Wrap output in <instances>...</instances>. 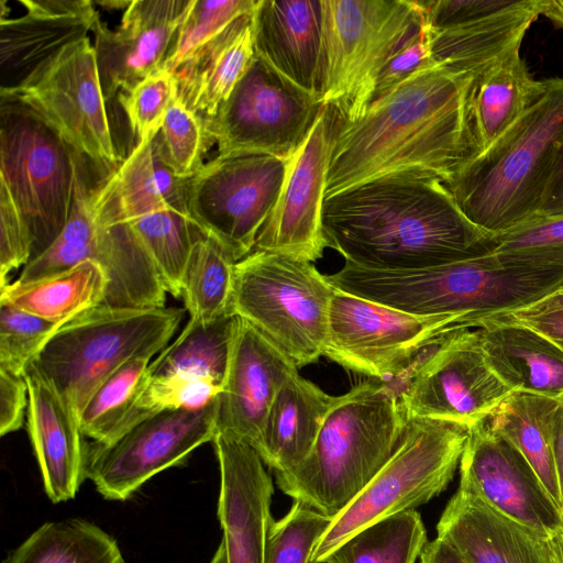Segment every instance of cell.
Instances as JSON below:
<instances>
[{
	"instance_id": "1",
	"label": "cell",
	"mask_w": 563,
	"mask_h": 563,
	"mask_svg": "<svg viewBox=\"0 0 563 563\" xmlns=\"http://www.w3.org/2000/svg\"><path fill=\"white\" fill-rule=\"evenodd\" d=\"M474 75L435 63L374 100L356 121H342L325 198L396 175L446 184L476 155L470 115Z\"/></svg>"
},
{
	"instance_id": "2",
	"label": "cell",
	"mask_w": 563,
	"mask_h": 563,
	"mask_svg": "<svg viewBox=\"0 0 563 563\" xmlns=\"http://www.w3.org/2000/svg\"><path fill=\"white\" fill-rule=\"evenodd\" d=\"M327 247L345 262L376 271L437 266L489 253L490 234L460 210L432 176L377 178L324 199Z\"/></svg>"
},
{
	"instance_id": "3",
	"label": "cell",
	"mask_w": 563,
	"mask_h": 563,
	"mask_svg": "<svg viewBox=\"0 0 563 563\" xmlns=\"http://www.w3.org/2000/svg\"><path fill=\"white\" fill-rule=\"evenodd\" d=\"M406 422L390 387L358 384L336 396L306 460L276 474L278 488L294 501L336 517L391 457Z\"/></svg>"
},
{
	"instance_id": "4",
	"label": "cell",
	"mask_w": 563,
	"mask_h": 563,
	"mask_svg": "<svg viewBox=\"0 0 563 563\" xmlns=\"http://www.w3.org/2000/svg\"><path fill=\"white\" fill-rule=\"evenodd\" d=\"M563 144V79L445 184L463 214L496 234L538 213Z\"/></svg>"
},
{
	"instance_id": "5",
	"label": "cell",
	"mask_w": 563,
	"mask_h": 563,
	"mask_svg": "<svg viewBox=\"0 0 563 563\" xmlns=\"http://www.w3.org/2000/svg\"><path fill=\"white\" fill-rule=\"evenodd\" d=\"M324 276L343 292L418 316H463L471 328L483 316L520 308L563 283V272L507 265L490 252L406 271L367 269L345 262Z\"/></svg>"
},
{
	"instance_id": "6",
	"label": "cell",
	"mask_w": 563,
	"mask_h": 563,
	"mask_svg": "<svg viewBox=\"0 0 563 563\" xmlns=\"http://www.w3.org/2000/svg\"><path fill=\"white\" fill-rule=\"evenodd\" d=\"M183 317L180 308L99 305L63 324L29 366L53 384L79 420L97 388L126 362L161 353Z\"/></svg>"
},
{
	"instance_id": "7",
	"label": "cell",
	"mask_w": 563,
	"mask_h": 563,
	"mask_svg": "<svg viewBox=\"0 0 563 563\" xmlns=\"http://www.w3.org/2000/svg\"><path fill=\"white\" fill-rule=\"evenodd\" d=\"M318 93L343 122L360 119L388 60L424 26L418 1L322 0Z\"/></svg>"
},
{
	"instance_id": "8",
	"label": "cell",
	"mask_w": 563,
	"mask_h": 563,
	"mask_svg": "<svg viewBox=\"0 0 563 563\" xmlns=\"http://www.w3.org/2000/svg\"><path fill=\"white\" fill-rule=\"evenodd\" d=\"M334 291L312 263L253 251L235 263L231 313L300 368L323 355Z\"/></svg>"
},
{
	"instance_id": "9",
	"label": "cell",
	"mask_w": 563,
	"mask_h": 563,
	"mask_svg": "<svg viewBox=\"0 0 563 563\" xmlns=\"http://www.w3.org/2000/svg\"><path fill=\"white\" fill-rule=\"evenodd\" d=\"M468 430L442 420H407L391 457L352 504L333 518L309 563H321L360 529L415 509L445 490L460 464Z\"/></svg>"
},
{
	"instance_id": "10",
	"label": "cell",
	"mask_w": 563,
	"mask_h": 563,
	"mask_svg": "<svg viewBox=\"0 0 563 563\" xmlns=\"http://www.w3.org/2000/svg\"><path fill=\"white\" fill-rule=\"evenodd\" d=\"M82 157L27 108L0 99V183L30 229L31 261L64 229Z\"/></svg>"
},
{
	"instance_id": "11",
	"label": "cell",
	"mask_w": 563,
	"mask_h": 563,
	"mask_svg": "<svg viewBox=\"0 0 563 563\" xmlns=\"http://www.w3.org/2000/svg\"><path fill=\"white\" fill-rule=\"evenodd\" d=\"M320 96L280 75L256 54L229 98L203 117L208 146L218 155L268 154L290 158L322 107Z\"/></svg>"
},
{
	"instance_id": "12",
	"label": "cell",
	"mask_w": 563,
	"mask_h": 563,
	"mask_svg": "<svg viewBox=\"0 0 563 563\" xmlns=\"http://www.w3.org/2000/svg\"><path fill=\"white\" fill-rule=\"evenodd\" d=\"M471 328L463 316H418L335 289L323 355L342 367L387 382L445 334Z\"/></svg>"
},
{
	"instance_id": "13",
	"label": "cell",
	"mask_w": 563,
	"mask_h": 563,
	"mask_svg": "<svg viewBox=\"0 0 563 563\" xmlns=\"http://www.w3.org/2000/svg\"><path fill=\"white\" fill-rule=\"evenodd\" d=\"M0 99L27 108L98 167L113 172L122 162L88 36L65 47L20 86L0 90Z\"/></svg>"
},
{
	"instance_id": "14",
	"label": "cell",
	"mask_w": 563,
	"mask_h": 563,
	"mask_svg": "<svg viewBox=\"0 0 563 563\" xmlns=\"http://www.w3.org/2000/svg\"><path fill=\"white\" fill-rule=\"evenodd\" d=\"M288 159L268 154L218 155L190 178V219L235 262L253 251L278 199Z\"/></svg>"
},
{
	"instance_id": "15",
	"label": "cell",
	"mask_w": 563,
	"mask_h": 563,
	"mask_svg": "<svg viewBox=\"0 0 563 563\" xmlns=\"http://www.w3.org/2000/svg\"><path fill=\"white\" fill-rule=\"evenodd\" d=\"M217 398L195 409L153 413L108 443L86 448V478L107 500L131 498L148 479L185 462L217 429Z\"/></svg>"
},
{
	"instance_id": "16",
	"label": "cell",
	"mask_w": 563,
	"mask_h": 563,
	"mask_svg": "<svg viewBox=\"0 0 563 563\" xmlns=\"http://www.w3.org/2000/svg\"><path fill=\"white\" fill-rule=\"evenodd\" d=\"M511 393L489 367L476 328L445 334L412 368L398 394L407 420L432 419L468 429Z\"/></svg>"
},
{
	"instance_id": "17",
	"label": "cell",
	"mask_w": 563,
	"mask_h": 563,
	"mask_svg": "<svg viewBox=\"0 0 563 563\" xmlns=\"http://www.w3.org/2000/svg\"><path fill=\"white\" fill-rule=\"evenodd\" d=\"M342 119L323 104L302 144L288 159L276 205L253 251L313 263L327 247L322 213L334 139ZM252 251V252H253Z\"/></svg>"
},
{
	"instance_id": "18",
	"label": "cell",
	"mask_w": 563,
	"mask_h": 563,
	"mask_svg": "<svg viewBox=\"0 0 563 563\" xmlns=\"http://www.w3.org/2000/svg\"><path fill=\"white\" fill-rule=\"evenodd\" d=\"M460 486L493 509L549 537L563 532L558 508L525 456L485 420L468 430Z\"/></svg>"
},
{
	"instance_id": "19",
	"label": "cell",
	"mask_w": 563,
	"mask_h": 563,
	"mask_svg": "<svg viewBox=\"0 0 563 563\" xmlns=\"http://www.w3.org/2000/svg\"><path fill=\"white\" fill-rule=\"evenodd\" d=\"M212 444L220 471L217 516L227 563H267L274 522L272 476L260 454L232 434L218 431Z\"/></svg>"
},
{
	"instance_id": "20",
	"label": "cell",
	"mask_w": 563,
	"mask_h": 563,
	"mask_svg": "<svg viewBox=\"0 0 563 563\" xmlns=\"http://www.w3.org/2000/svg\"><path fill=\"white\" fill-rule=\"evenodd\" d=\"M191 0H132L117 30L96 21L95 52L107 101L162 68Z\"/></svg>"
},
{
	"instance_id": "21",
	"label": "cell",
	"mask_w": 563,
	"mask_h": 563,
	"mask_svg": "<svg viewBox=\"0 0 563 563\" xmlns=\"http://www.w3.org/2000/svg\"><path fill=\"white\" fill-rule=\"evenodd\" d=\"M298 368L255 328L236 317L230 362L217 397V429L257 453L268 410L284 382Z\"/></svg>"
},
{
	"instance_id": "22",
	"label": "cell",
	"mask_w": 563,
	"mask_h": 563,
	"mask_svg": "<svg viewBox=\"0 0 563 563\" xmlns=\"http://www.w3.org/2000/svg\"><path fill=\"white\" fill-rule=\"evenodd\" d=\"M25 12L0 15V90L15 88L85 37L99 18L89 0H20Z\"/></svg>"
},
{
	"instance_id": "23",
	"label": "cell",
	"mask_w": 563,
	"mask_h": 563,
	"mask_svg": "<svg viewBox=\"0 0 563 563\" xmlns=\"http://www.w3.org/2000/svg\"><path fill=\"white\" fill-rule=\"evenodd\" d=\"M24 378L27 429L44 490L53 504L68 501L86 478L85 435L74 410L51 382L31 366Z\"/></svg>"
},
{
	"instance_id": "24",
	"label": "cell",
	"mask_w": 563,
	"mask_h": 563,
	"mask_svg": "<svg viewBox=\"0 0 563 563\" xmlns=\"http://www.w3.org/2000/svg\"><path fill=\"white\" fill-rule=\"evenodd\" d=\"M437 531L466 563H553L551 537L461 488L445 506Z\"/></svg>"
},
{
	"instance_id": "25",
	"label": "cell",
	"mask_w": 563,
	"mask_h": 563,
	"mask_svg": "<svg viewBox=\"0 0 563 563\" xmlns=\"http://www.w3.org/2000/svg\"><path fill=\"white\" fill-rule=\"evenodd\" d=\"M252 21L255 54L298 87L318 93L322 0H258Z\"/></svg>"
},
{
	"instance_id": "26",
	"label": "cell",
	"mask_w": 563,
	"mask_h": 563,
	"mask_svg": "<svg viewBox=\"0 0 563 563\" xmlns=\"http://www.w3.org/2000/svg\"><path fill=\"white\" fill-rule=\"evenodd\" d=\"M189 183L162 161L154 139L137 143L98 187L96 220L111 227L166 210L189 216Z\"/></svg>"
},
{
	"instance_id": "27",
	"label": "cell",
	"mask_w": 563,
	"mask_h": 563,
	"mask_svg": "<svg viewBox=\"0 0 563 563\" xmlns=\"http://www.w3.org/2000/svg\"><path fill=\"white\" fill-rule=\"evenodd\" d=\"M253 13L235 20L174 73L177 98L201 118L217 112L253 63Z\"/></svg>"
},
{
	"instance_id": "28",
	"label": "cell",
	"mask_w": 563,
	"mask_h": 563,
	"mask_svg": "<svg viewBox=\"0 0 563 563\" xmlns=\"http://www.w3.org/2000/svg\"><path fill=\"white\" fill-rule=\"evenodd\" d=\"M336 396L300 376H289L266 416L258 452L275 474L296 470L309 455Z\"/></svg>"
},
{
	"instance_id": "29",
	"label": "cell",
	"mask_w": 563,
	"mask_h": 563,
	"mask_svg": "<svg viewBox=\"0 0 563 563\" xmlns=\"http://www.w3.org/2000/svg\"><path fill=\"white\" fill-rule=\"evenodd\" d=\"M515 45L474 75L470 115L476 155L486 150L543 93L547 80H536Z\"/></svg>"
},
{
	"instance_id": "30",
	"label": "cell",
	"mask_w": 563,
	"mask_h": 563,
	"mask_svg": "<svg viewBox=\"0 0 563 563\" xmlns=\"http://www.w3.org/2000/svg\"><path fill=\"white\" fill-rule=\"evenodd\" d=\"M476 329L489 367L511 391L563 396V351L551 340L518 324Z\"/></svg>"
},
{
	"instance_id": "31",
	"label": "cell",
	"mask_w": 563,
	"mask_h": 563,
	"mask_svg": "<svg viewBox=\"0 0 563 563\" xmlns=\"http://www.w3.org/2000/svg\"><path fill=\"white\" fill-rule=\"evenodd\" d=\"M559 399L511 391L485 419L488 428L509 441L528 461L562 512L553 452V426Z\"/></svg>"
},
{
	"instance_id": "32",
	"label": "cell",
	"mask_w": 563,
	"mask_h": 563,
	"mask_svg": "<svg viewBox=\"0 0 563 563\" xmlns=\"http://www.w3.org/2000/svg\"><path fill=\"white\" fill-rule=\"evenodd\" d=\"M108 280L101 266L84 261L66 271L27 283H8L0 301L51 321H69L103 302Z\"/></svg>"
},
{
	"instance_id": "33",
	"label": "cell",
	"mask_w": 563,
	"mask_h": 563,
	"mask_svg": "<svg viewBox=\"0 0 563 563\" xmlns=\"http://www.w3.org/2000/svg\"><path fill=\"white\" fill-rule=\"evenodd\" d=\"M3 563H125L117 540L81 518L48 521L10 552Z\"/></svg>"
},
{
	"instance_id": "34",
	"label": "cell",
	"mask_w": 563,
	"mask_h": 563,
	"mask_svg": "<svg viewBox=\"0 0 563 563\" xmlns=\"http://www.w3.org/2000/svg\"><path fill=\"white\" fill-rule=\"evenodd\" d=\"M236 316L211 321L189 319L181 333L150 364V376L189 374L211 378L219 386L225 379Z\"/></svg>"
},
{
	"instance_id": "35",
	"label": "cell",
	"mask_w": 563,
	"mask_h": 563,
	"mask_svg": "<svg viewBox=\"0 0 563 563\" xmlns=\"http://www.w3.org/2000/svg\"><path fill=\"white\" fill-rule=\"evenodd\" d=\"M427 543L421 516L411 509L360 529L321 563H415Z\"/></svg>"
},
{
	"instance_id": "36",
	"label": "cell",
	"mask_w": 563,
	"mask_h": 563,
	"mask_svg": "<svg viewBox=\"0 0 563 563\" xmlns=\"http://www.w3.org/2000/svg\"><path fill=\"white\" fill-rule=\"evenodd\" d=\"M150 357L133 358L97 388L79 416L85 437L108 443L136 423V404L150 379Z\"/></svg>"
},
{
	"instance_id": "37",
	"label": "cell",
	"mask_w": 563,
	"mask_h": 563,
	"mask_svg": "<svg viewBox=\"0 0 563 563\" xmlns=\"http://www.w3.org/2000/svg\"><path fill=\"white\" fill-rule=\"evenodd\" d=\"M154 264L168 294L181 296L184 274L205 233L186 213L166 210L126 222Z\"/></svg>"
},
{
	"instance_id": "38",
	"label": "cell",
	"mask_w": 563,
	"mask_h": 563,
	"mask_svg": "<svg viewBox=\"0 0 563 563\" xmlns=\"http://www.w3.org/2000/svg\"><path fill=\"white\" fill-rule=\"evenodd\" d=\"M235 261L214 239L202 235L187 264L181 296L190 319L211 321L231 313Z\"/></svg>"
},
{
	"instance_id": "39",
	"label": "cell",
	"mask_w": 563,
	"mask_h": 563,
	"mask_svg": "<svg viewBox=\"0 0 563 563\" xmlns=\"http://www.w3.org/2000/svg\"><path fill=\"white\" fill-rule=\"evenodd\" d=\"M490 253L507 265L563 272V214H534L494 234Z\"/></svg>"
},
{
	"instance_id": "40",
	"label": "cell",
	"mask_w": 563,
	"mask_h": 563,
	"mask_svg": "<svg viewBox=\"0 0 563 563\" xmlns=\"http://www.w3.org/2000/svg\"><path fill=\"white\" fill-rule=\"evenodd\" d=\"M258 0H191L162 65L174 74L196 51L239 18L252 13Z\"/></svg>"
},
{
	"instance_id": "41",
	"label": "cell",
	"mask_w": 563,
	"mask_h": 563,
	"mask_svg": "<svg viewBox=\"0 0 563 563\" xmlns=\"http://www.w3.org/2000/svg\"><path fill=\"white\" fill-rule=\"evenodd\" d=\"M154 144L162 161L179 178H191L205 164L208 150L202 118L176 96Z\"/></svg>"
},
{
	"instance_id": "42",
	"label": "cell",
	"mask_w": 563,
	"mask_h": 563,
	"mask_svg": "<svg viewBox=\"0 0 563 563\" xmlns=\"http://www.w3.org/2000/svg\"><path fill=\"white\" fill-rule=\"evenodd\" d=\"M67 321H51L0 301V369L24 376L33 360Z\"/></svg>"
},
{
	"instance_id": "43",
	"label": "cell",
	"mask_w": 563,
	"mask_h": 563,
	"mask_svg": "<svg viewBox=\"0 0 563 563\" xmlns=\"http://www.w3.org/2000/svg\"><path fill=\"white\" fill-rule=\"evenodd\" d=\"M332 520V517L294 501L289 511L272 525L267 563H309L316 544Z\"/></svg>"
},
{
	"instance_id": "44",
	"label": "cell",
	"mask_w": 563,
	"mask_h": 563,
	"mask_svg": "<svg viewBox=\"0 0 563 563\" xmlns=\"http://www.w3.org/2000/svg\"><path fill=\"white\" fill-rule=\"evenodd\" d=\"M176 96L174 74L162 68L118 95L136 144L155 139Z\"/></svg>"
},
{
	"instance_id": "45",
	"label": "cell",
	"mask_w": 563,
	"mask_h": 563,
	"mask_svg": "<svg viewBox=\"0 0 563 563\" xmlns=\"http://www.w3.org/2000/svg\"><path fill=\"white\" fill-rule=\"evenodd\" d=\"M221 386L203 376L169 374L151 377L136 404L135 420L165 410H195L211 404Z\"/></svg>"
},
{
	"instance_id": "46",
	"label": "cell",
	"mask_w": 563,
	"mask_h": 563,
	"mask_svg": "<svg viewBox=\"0 0 563 563\" xmlns=\"http://www.w3.org/2000/svg\"><path fill=\"white\" fill-rule=\"evenodd\" d=\"M32 250L30 229L9 189L0 183V289L13 269L31 261Z\"/></svg>"
},
{
	"instance_id": "47",
	"label": "cell",
	"mask_w": 563,
	"mask_h": 563,
	"mask_svg": "<svg viewBox=\"0 0 563 563\" xmlns=\"http://www.w3.org/2000/svg\"><path fill=\"white\" fill-rule=\"evenodd\" d=\"M433 64L435 62L431 55L429 32L424 23L423 29L399 49L382 69L376 81L372 102L389 93L417 71Z\"/></svg>"
},
{
	"instance_id": "48",
	"label": "cell",
	"mask_w": 563,
	"mask_h": 563,
	"mask_svg": "<svg viewBox=\"0 0 563 563\" xmlns=\"http://www.w3.org/2000/svg\"><path fill=\"white\" fill-rule=\"evenodd\" d=\"M430 31L465 24L512 5L516 0H429L418 1Z\"/></svg>"
},
{
	"instance_id": "49",
	"label": "cell",
	"mask_w": 563,
	"mask_h": 563,
	"mask_svg": "<svg viewBox=\"0 0 563 563\" xmlns=\"http://www.w3.org/2000/svg\"><path fill=\"white\" fill-rule=\"evenodd\" d=\"M29 405L27 383L24 376L0 369V434L19 430Z\"/></svg>"
},
{
	"instance_id": "50",
	"label": "cell",
	"mask_w": 563,
	"mask_h": 563,
	"mask_svg": "<svg viewBox=\"0 0 563 563\" xmlns=\"http://www.w3.org/2000/svg\"><path fill=\"white\" fill-rule=\"evenodd\" d=\"M499 323L518 324L529 328L551 340L563 351V311L530 316L490 314L478 318L475 321L474 328Z\"/></svg>"
},
{
	"instance_id": "51",
	"label": "cell",
	"mask_w": 563,
	"mask_h": 563,
	"mask_svg": "<svg viewBox=\"0 0 563 563\" xmlns=\"http://www.w3.org/2000/svg\"><path fill=\"white\" fill-rule=\"evenodd\" d=\"M537 214H563V144L556 155L552 173Z\"/></svg>"
},
{
	"instance_id": "52",
	"label": "cell",
	"mask_w": 563,
	"mask_h": 563,
	"mask_svg": "<svg viewBox=\"0 0 563 563\" xmlns=\"http://www.w3.org/2000/svg\"><path fill=\"white\" fill-rule=\"evenodd\" d=\"M563 311V283L543 297L520 308L499 311L490 314L500 316H530L547 312ZM486 314V316H490ZM485 317V316H483ZM482 318V317H481ZM475 324V323H474Z\"/></svg>"
},
{
	"instance_id": "53",
	"label": "cell",
	"mask_w": 563,
	"mask_h": 563,
	"mask_svg": "<svg viewBox=\"0 0 563 563\" xmlns=\"http://www.w3.org/2000/svg\"><path fill=\"white\" fill-rule=\"evenodd\" d=\"M420 563H466L462 555L445 540L437 537L428 542L420 554Z\"/></svg>"
},
{
	"instance_id": "54",
	"label": "cell",
	"mask_w": 563,
	"mask_h": 563,
	"mask_svg": "<svg viewBox=\"0 0 563 563\" xmlns=\"http://www.w3.org/2000/svg\"><path fill=\"white\" fill-rule=\"evenodd\" d=\"M553 452L559 479L563 514V396L559 398L553 426Z\"/></svg>"
},
{
	"instance_id": "55",
	"label": "cell",
	"mask_w": 563,
	"mask_h": 563,
	"mask_svg": "<svg viewBox=\"0 0 563 563\" xmlns=\"http://www.w3.org/2000/svg\"><path fill=\"white\" fill-rule=\"evenodd\" d=\"M543 15L551 19L556 25L563 27V1L545 0Z\"/></svg>"
},
{
	"instance_id": "56",
	"label": "cell",
	"mask_w": 563,
	"mask_h": 563,
	"mask_svg": "<svg viewBox=\"0 0 563 563\" xmlns=\"http://www.w3.org/2000/svg\"><path fill=\"white\" fill-rule=\"evenodd\" d=\"M553 563H563V532L551 537Z\"/></svg>"
},
{
	"instance_id": "57",
	"label": "cell",
	"mask_w": 563,
	"mask_h": 563,
	"mask_svg": "<svg viewBox=\"0 0 563 563\" xmlns=\"http://www.w3.org/2000/svg\"><path fill=\"white\" fill-rule=\"evenodd\" d=\"M131 1L132 0H102V1H97L98 4H100L101 7H104V8H108V9H124L126 10V8L131 4Z\"/></svg>"
},
{
	"instance_id": "58",
	"label": "cell",
	"mask_w": 563,
	"mask_h": 563,
	"mask_svg": "<svg viewBox=\"0 0 563 563\" xmlns=\"http://www.w3.org/2000/svg\"><path fill=\"white\" fill-rule=\"evenodd\" d=\"M209 563H227V553L221 540Z\"/></svg>"
}]
</instances>
